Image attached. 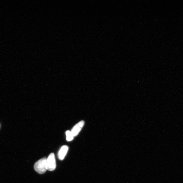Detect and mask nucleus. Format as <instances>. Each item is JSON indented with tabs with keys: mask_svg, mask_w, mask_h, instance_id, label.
<instances>
[{
	"mask_svg": "<svg viewBox=\"0 0 183 183\" xmlns=\"http://www.w3.org/2000/svg\"><path fill=\"white\" fill-rule=\"evenodd\" d=\"M46 161L47 158H44L39 160L35 163V170L39 174H44L47 170Z\"/></svg>",
	"mask_w": 183,
	"mask_h": 183,
	"instance_id": "nucleus-1",
	"label": "nucleus"
},
{
	"mask_svg": "<svg viewBox=\"0 0 183 183\" xmlns=\"http://www.w3.org/2000/svg\"><path fill=\"white\" fill-rule=\"evenodd\" d=\"M68 149L66 146H62L58 153V158L60 160H63L66 156Z\"/></svg>",
	"mask_w": 183,
	"mask_h": 183,
	"instance_id": "nucleus-4",
	"label": "nucleus"
},
{
	"mask_svg": "<svg viewBox=\"0 0 183 183\" xmlns=\"http://www.w3.org/2000/svg\"><path fill=\"white\" fill-rule=\"evenodd\" d=\"M67 136V140L69 142L72 140L74 138V136L71 132L69 130H67L66 132Z\"/></svg>",
	"mask_w": 183,
	"mask_h": 183,
	"instance_id": "nucleus-5",
	"label": "nucleus"
},
{
	"mask_svg": "<svg viewBox=\"0 0 183 183\" xmlns=\"http://www.w3.org/2000/svg\"><path fill=\"white\" fill-rule=\"evenodd\" d=\"M84 124V121H81L73 127L71 132L74 136H76L78 134L81 130Z\"/></svg>",
	"mask_w": 183,
	"mask_h": 183,
	"instance_id": "nucleus-3",
	"label": "nucleus"
},
{
	"mask_svg": "<svg viewBox=\"0 0 183 183\" xmlns=\"http://www.w3.org/2000/svg\"><path fill=\"white\" fill-rule=\"evenodd\" d=\"M47 169L48 170L53 171L56 168V164L55 154L52 153L47 158Z\"/></svg>",
	"mask_w": 183,
	"mask_h": 183,
	"instance_id": "nucleus-2",
	"label": "nucleus"
}]
</instances>
